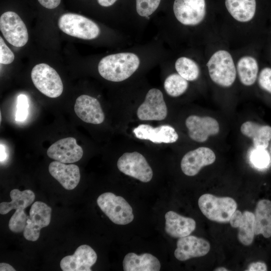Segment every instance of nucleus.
Instances as JSON below:
<instances>
[{
    "mask_svg": "<svg viewBox=\"0 0 271 271\" xmlns=\"http://www.w3.org/2000/svg\"><path fill=\"white\" fill-rule=\"evenodd\" d=\"M140 59L134 53L125 52L107 55L99 62L98 70L105 79L121 82L128 78L138 69Z\"/></svg>",
    "mask_w": 271,
    "mask_h": 271,
    "instance_id": "f257e3e1",
    "label": "nucleus"
},
{
    "mask_svg": "<svg viewBox=\"0 0 271 271\" xmlns=\"http://www.w3.org/2000/svg\"><path fill=\"white\" fill-rule=\"evenodd\" d=\"M198 205L208 219L222 223L229 222L237 208V203L232 198L218 197L210 194L201 196Z\"/></svg>",
    "mask_w": 271,
    "mask_h": 271,
    "instance_id": "f03ea898",
    "label": "nucleus"
},
{
    "mask_svg": "<svg viewBox=\"0 0 271 271\" xmlns=\"http://www.w3.org/2000/svg\"><path fill=\"white\" fill-rule=\"evenodd\" d=\"M209 76L216 84L224 87L231 86L236 78V68L231 54L220 50L215 52L207 63Z\"/></svg>",
    "mask_w": 271,
    "mask_h": 271,
    "instance_id": "7ed1b4c3",
    "label": "nucleus"
},
{
    "mask_svg": "<svg viewBox=\"0 0 271 271\" xmlns=\"http://www.w3.org/2000/svg\"><path fill=\"white\" fill-rule=\"evenodd\" d=\"M58 25L64 33L84 40H92L100 34L98 25L90 19L74 13H66L60 16Z\"/></svg>",
    "mask_w": 271,
    "mask_h": 271,
    "instance_id": "20e7f679",
    "label": "nucleus"
},
{
    "mask_svg": "<svg viewBox=\"0 0 271 271\" xmlns=\"http://www.w3.org/2000/svg\"><path fill=\"white\" fill-rule=\"evenodd\" d=\"M97 203L103 212L115 224L125 225L133 219L132 208L121 196L105 192L99 196Z\"/></svg>",
    "mask_w": 271,
    "mask_h": 271,
    "instance_id": "39448f33",
    "label": "nucleus"
},
{
    "mask_svg": "<svg viewBox=\"0 0 271 271\" xmlns=\"http://www.w3.org/2000/svg\"><path fill=\"white\" fill-rule=\"evenodd\" d=\"M31 79L37 89L50 98L60 96L63 90L62 80L57 71L46 63L36 65L31 71Z\"/></svg>",
    "mask_w": 271,
    "mask_h": 271,
    "instance_id": "423d86ee",
    "label": "nucleus"
},
{
    "mask_svg": "<svg viewBox=\"0 0 271 271\" xmlns=\"http://www.w3.org/2000/svg\"><path fill=\"white\" fill-rule=\"evenodd\" d=\"M117 166L121 172L143 182L150 181L153 176L146 158L137 152L124 153L118 159Z\"/></svg>",
    "mask_w": 271,
    "mask_h": 271,
    "instance_id": "0eeeda50",
    "label": "nucleus"
},
{
    "mask_svg": "<svg viewBox=\"0 0 271 271\" xmlns=\"http://www.w3.org/2000/svg\"><path fill=\"white\" fill-rule=\"evenodd\" d=\"M0 30L6 40L14 46L25 45L29 39L26 26L16 13L8 11L0 18Z\"/></svg>",
    "mask_w": 271,
    "mask_h": 271,
    "instance_id": "6e6552de",
    "label": "nucleus"
},
{
    "mask_svg": "<svg viewBox=\"0 0 271 271\" xmlns=\"http://www.w3.org/2000/svg\"><path fill=\"white\" fill-rule=\"evenodd\" d=\"M51 211V207L42 201H36L32 205L23 231L25 239L32 241L38 239L40 230L50 223Z\"/></svg>",
    "mask_w": 271,
    "mask_h": 271,
    "instance_id": "1a4fd4ad",
    "label": "nucleus"
},
{
    "mask_svg": "<svg viewBox=\"0 0 271 271\" xmlns=\"http://www.w3.org/2000/svg\"><path fill=\"white\" fill-rule=\"evenodd\" d=\"M173 11L181 24L195 26L201 23L206 13L205 0H175Z\"/></svg>",
    "mask_w": 271,
    "mask_h": 271,
    "instance_id": "9d476101",
    "label": "nucleus"
},
{
    "mask_svg": "<svg viewBox=\"0 0 271 271\" xmlns=\"http://www.w3.org/2000/svg\"><path fill=\"white\" fill-rule=\"evenodd\" d=\"M168 114L163 94L157 88L150 89L143 103L138 107L137 116L141 120H162Z\"/></svg>",
    "mask_w": 271,
    "mask_h": 271,
    "instance_id": "9b49d317",
    "label": "nucleus"
},
{
    "mask_svg": "<svg viewBox=\"0 0 271 271\" xmlns=\"http://www.w3.org/2000/svg\"><path fill=\"white\" fill-rule=\"evenodd\" d=\"M83 154L82 148L77 144L76 139L72 137L57 141L47 151L50 158L65 164L79 161Z\"/></svg>",
    "mask_w": 271,
    "mask_h": 271,
    "instance_id": "f8f14e48",
    "label": "nucleus"
},
{
    "mask_svg": "<svg viewBox=\"0 0 271 271\" xmlns=\"http://www.w3.org/2000/svg\"><path fill=\"white\" fill-rule=\"evenodd\" d=\"M185 124L189 137L197 142H204L209 136L216 135L219 132L218 121L209 116L192 115L187 118Z\"/></svg>",
    "mask_w": 271,
    "mask_h": 271,
    "instance_id": "ddd939ff",
    "label": "nucleus"
},
{
    "mask_svg": "<svg viewBox=\"0 0 271 271\" xmlns=\"http://www.w3.org/2000/svg\"><path fill=\"white\" fill-rule=\"evenodd\" d=\"M97 258V254L93 249L83 244L79 246L73 255L64 257L60 265L63 271H90Z\"/></svg>",
    "mask_w": 271,
    "mask_h": 271,
    "instance_id": "4468645a",
    "label": "nucleus"
},
{
    "mask_svg": "<svg viewBox=\"0 0 271 271\" xmlns=\"http://www.w3.org/2000/svg\"><path fill=\"white\" fill-rule=\"evenodd\" d=\"M216 159L214 152L209 148L199 147L187 153L181 162L182 172L187 176L197 175L202 167L213 164Z\"/></svg>",
    "mask_w": 271,
    "mask_h": 271,
    "instance_id": "2eb2a0df",
    "label": "nucleus"
},
{
    "mask_svg": "<svg viewBox=\"0 0 271 271\" xmlns=\"http://www.w3.org/2000/svg\"><path fill=\"white\" fill-rule=\"evenodd\" d=\"M210 248V244L206 240L188 235L179 238L174 255L179 260L185 261L193 257L204 256L208 253Z\"/></svg>",
    "mask_w": 271,
    "mask_h": 271,
    "instance_id": "dca6fc26",
    "label": "nucleus"
},
{
    "mask_svg": "<svg viewBox=\"0 0 271 271\" xmlns=\"http://www.w3.org/2000/svg\"><path fill=\"white\" fill-rule=\"evenodd\" d=\"M74 111L78 117L86 123L98 124L105 118L99 102L88 95H81L76 99Z\"/></svg>",
    "mask_w": 271,
    "mask_h": 271,
    "instance_id": "f3484780",
    "label": "nucleus"
},
{
    "mask_svg": "<svg viewBox=\"0 0 271 271\" xmlns=\"http://www.w3.org/2000/svg\"><path fill=\"white\" fill-rule=\"evenodd\" d=\"M133 132L138 139L149 140L156 144L175 143L179 138L174 128L169 125L154 127L149 124H141L133 129Z\"/></svg>",
    "mask_w": 271,
    "mask_h": 271,
    "instance_id": "a211bd4d",
    "label": "nucleus"
},
{
    "mask_svg": "<svg viewBox=\"0 0 271 271\" xmlns=\"http://www.w3.org/2000/svg\"><path fill=\"white\" fill-rule=\"evenodd\" d=\"M49 172L66 190H71L75 188L80 180L79 168L74 164L66 165L54 161L50 164Z\"/></svg>",
    "mask_w": 271,
    "mask_h": 271,
    "instance_id": "6ab92c4d",
    "label": "nucleus"
},
{
    "mask_svg": "<svg viewBox=\"0 0 271 271\" xmlns=\"http://www.w3.org/2000/svg\"><path fill=\"white\" fill-rule=\"evenodd\" d=\"M232 227L238 228V238L245 245L251 244L253 241L254 233V214L248 211L243 213L236 210L229 221Z\"/></svg>",
    "mask_w": 271,
    "mask_h": 271,
    "instance_id": "aec40b11",
    "label": "nucleus"
},
{
    "mask_svg": "<svg viewBox=\"0 0 271 271\" xmlns=\"http://www.w3.org/2000/svg\"><path fill=\"white\" fill-rule=\"evenodd\" d=\"M165 217V231L172 237L188 236L195 229L196 222L191 218L183 216L173 211L167 212Z\"/></svg>",
    "mask_w": 271,
    "mask_h": 271,
    "instance_id": "412c9836",
    "label": "nucleus"
},
{
    "mask_svg": "<svg viewBox=\"0 0 271 271\" xmlns=\"http://www.w3.org/2000/svg\"><path fill=\"white\" fill-rule=\"evenodd\" d=\"M122 264L124 271H159L161 268L159 259L148 253L139 255L128 253L124 256Z\"/></svg>",
    "mask_w": 271,
    "mask_h": 271,
    "instance_id": "4be33fe9",
    "label": "nucleus"
},
{
    "mask_svg": "<svg viewBox=\"0 0 271 271\" xmlns=\"http://www.w3.org/2000/svg\"><path fill=\"white\" fill-rule=\"evenodd\" d=\"M241 133L252 139L254 148L266 149L271 140V126L247 121L240 127Z\"/></svg>",
    "mask_w": 271,
    "mask_h": 271,
    "instance_id": "5701e85b",
    "label": "nucleus"
},
{
    "mask_svg": "<svg viewBox=\"0 0 271 271\" xmlns=\"http://www.w3.org/2000/svg\"><path fill=\"white\" fill-rule=\"evenodd\" d=\"M225 7L236 21L244 23L253 19L256 12V0H225Z\"/></svg>",
    "mask_w": 271,
    "mask_h": 271,
    "instance_id": "b1692460",
    "label": "nucleus"
},
{
    "mask_svg": "<svg viewBox=\"0 0 271 271\" xmlns=\"http://www.w3.org/2000/svg\"><path fill=\"white\" fill-rule=\"evenodd\" d=\"M254 214V233L265 238L271 236V201L262 199L256 205Z\"/></svg>",
    "mask_w": 271,
    "mask_h": 271,
    "instance_id": "393cba45",
    "label": "nucleus"
},
{
    "mask_svg": "<svg viewBox=\"0 0 271 271\" xmlns=\"http://www.w3.org/2000/svg\"><path fill=\"white\" fill-rule=\"evenodd\" d=\"M12 201L3 202L0 204V213L6 214L13 209L25 210L31 205L35 199L34 193L31 190L21 191L17 189H13L10 193Z\"/></svg>",
    "mask_w": 271,
    "mask_h": 271,
    "instance_id": "a878e982",
    "label": "nucleus"
},
{
    "mask_svg": "<svg viewBox=\"0 0 271 271\" xmlns=\"http://www.w3.org/2000/svg\"><path fill=\"white\" fill-rule=\"evenodd\" d=\"M259 67L257 60L250 56L241 57L237 63V71L241 83L251 86L256 81Z\"/></svg>",
    "mask_w": 271,
    "mask_h": 271,
    "instance_id": "bb28decb",
    "label": "nucleus"
},
{
    "mask_svg": "<svg viewBox=\"0 0 271 271\" xmlns=\"http://www.w3.org/2000/svg\"><path fill=\"white\" fill-rule=\"evenodd\" d=\"M175 66L178 73L187 81L196 80L199 76L200 69L198 65L189 58H179L176 60Z\"/></svg>",
    "mask_w": 271,
    "mask_h": 271,
    "instance_id": "cd10ccee",
    "label": "nucleus"
},
{
    "mask_svg": "<svg viewBox=\"0 0 271 271\" xmlns=\"http://www.w3.org/2000/svg\"><path fill=\"white\" fill-rule=\"evenodd\" d=\"M164 86L168 95L172 97H178L186 91L188 82L178 73H174L166 78Z\"/></svg>",
    "mask_w": 271,
    "mask_h": 271,
    "instance_id": "c85d7f7f",
    "label": "nucleus"
},
{
    "mask_svg": "<svg viewBox=\"0 0 271 271\" xmlns=\"http://www.w3.org/2000/svg\"><path fill=\"white\" fill-rule=\"evenodd\" d=\"M249 158L252 164L258 169L266 168L270 162L269 154L265 149L254 148Z\"/></svg>",
    "mask_w": 271,
    "mask_h": 271,
    "instance_id": "c756f323",
    "label": "nucleus"
},
{
    "mask_svg": "<svg viewBox=\"0 0 271 271\" xmlns=\"http://www.w3.org/2000/svg\"><path fill=\"white\" fill-rule=\"evenodd\" d=\"M27 217L28 216L24 210H16L9 222V227L10 230L15 233L24 231L27 224Z\"/></svg>",
    "mask_w": 271,
    "mask_h": 271,
    "instance_id": "7c9ffc66",
    "label": "nucleus"
},
{
    "mask_svg": "<svg viewBox=\"0 0 271 271\" xmlns=\"http://www.w3.org/2000/svg\"><path fill=\"white\" fill-rule=\"evenodd\" d=\"M161 0H136L138 14L144 17L151 15L158 8Z\"/></svg>",
    "mask_w": 271,
    "mask_h": 271,
    "instance_id": "2f4dec72",
    "label": "nucleus"
},
{
    "mask_svg": "<svg viewBox=\"0 0 271 271\" xmlns=\"http://www.w3.org/2000/svg\"><path fill=\"white\" fill-rule=\"evenodd\" d=\"M17 109L15 119L18 121H24L28 114L29 103L27 96L20 94L18 97Z\"/></svg>",
    "mask_w": 271,
    "mask_h": 271,
    "instance_id": "473e14b6",
    "label": "nucleus"
},
{
    "mask_svg": "<svg viewBox=\"0 0 271 271\" xmlns=\"http://www.w3.org/2000/svg\"><path fill=\"white\" fill-rule=\"evenodd\" d=\"M258 83L260 87L271 94V68H263L258 77Z\"/></svg>",
    "mask_w": 271,
    "mask_h": 271,
    "instance_id": "72a5a7b5",
    "label": "nucleus"
},
{
    "mask_svg": "<svg viewBox=\"0 0 271 271\" xmlns=\"http://www.w3.org/2000/svg\"><path fill=\"white\" fill-rule=\"evenodd\" d=\"M14 59V54L0 37V63L3 64H9L13 62Z\"/></svg>",
    "mask_w": 271,
    "mask_h": 271,
    "instance_id": "f704fd0d",
    "label": "nucleus"
},
{
    "mask_svg": "<svg viewBox=\"0 0 271 271\" xmlns=\"http://www.w3.org/2000/svg\"><path fill=\"white\" fill-rule=\"evenodd\" d=\"M39 3L45 8L53 9L57 8L61 0H38Z\"/></svg>",
    "mask_w": 271,
    "mask_h": 271,
    "instance_id": "c9c22d12",
    "label": "nucleus"
},
{
    "mask_svg": "<svg viewBox=\"0 0 271 271\" xmlns=\"http://www.w3.org/2000/svg\"><path fill=\"white\" fill-rule=\"evenodd\" d=\"M246 270L265 271L267 270V266L264 262L257 261L250 264Z\"/></svg>",
    "mask_w": 271,
    "mask_h": 271,
    "instance_id": "e433bc0d",
    "label": "nucleus"
},
{
    "mask_svg": "<svg viewBox=\"0 0 271 271\" xmlns=\"http://www.w3.org/2000/svg\"><path fill=\"white\" fill-rule=\"evenodd\" d=\"M117 0H97L98 3L102 7H109L113 5Z\"/></svg>",
    "mask_w": 271,
    "mask_h": 271,
    "instance_id": "4c0bfd02",
    "label": "nucleus"
},
{
    "mask_svg": "<svg viewBox=\"0 0 271 271\" xmlns=\"http://www.w3.org/2000/svg\"><path fill=\"white\" fill-rule=\"evenodd\" d=\"M0 270L1 271H15L16 269L10 264L1 262L0 263Z\"/></svg>",
    "mask_w": 271,
    "mask_h": 271,
    "instance_id": "58836bf2",
    "label": "nucleus"
},
{
    "mask_svg": "<svg viewBox=\"0 0 271 271\" xmlns=\"http://www.w3.org/2000/svg\"><path fill=\"white\" fill-rule=\"evenodd\" d=\"M1 162L4 161L7 158L6 149L3 144H1Z\"/></svg>",
    "mask_w": 271,
    "mask_h": 271,
    "instance_id": "ea45409f",
    "label": "nucleus"
},
{
    "mask_svg": "<svg viewBox=\"0 0 271 271\" xmlns=\"http://www.w3.org/2000/svg\"><path fill=\"white\" fill-rule=\"evenodd\" d=\"M214 270L216 271H227L228 269L224 267H219L218 268H216Z\"/></svg>",
    "mask_w": 271,
    "mask_h": 271,
    "instance_id": "a19ab883",
    "label": "nucleus"
},
{
    "mask_svg": "<svg viewBox=\"0 0 271 271\" xmlns=\"http://www.w3.org/2000/svg\"><path fill=\"white\" fill-rule=\"evenodd\" d=\"M269 153L271 154V143H270V146H269Z\"/></svg>",
    "mask_w": 271,
    "mask_h": 271,
    "instance_id": "79ce46f5",
    "label": "nucleus"
},
{
    "mask_svg": "<svg viewBox=\"0 0 271 271\" xmlns=\"http://www.w3.org/2000/svg\"><path fill=\"white\" fill-rule=\"evenodd\" d=\"M270 57H271V46H270Z\"/></svg>",
    "mask_w": 271,
    "mask_h": 271,
    "instance_id": "37998d69",
    "label": "nucleus"
}]
</instances>
